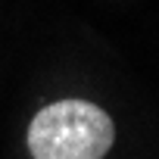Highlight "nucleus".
Segmentation results:
<instances>
[{"instance_id":"1","label":"nucleus","mask_w":159,"mask_h":159,"mask_svg":"<svg viewBox=\"0 0 159 159\" xmlns=\"http://www.w3.org/2000/svg\"><path fill=\"white\" fill-rule=\"evenodd\" d=\"M116 128L109 116L84 100H59L41 109L28 128L34 159H103Z\"/></svg>"}]
</instances>
